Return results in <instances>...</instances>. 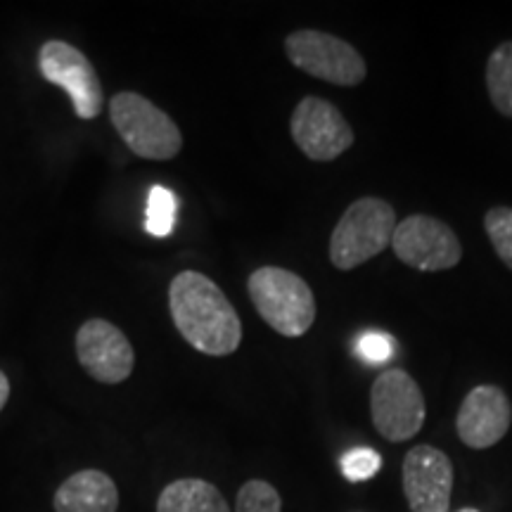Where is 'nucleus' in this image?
<instances>
[{"mask_svg": "<svg viewBox=\"0 0 512 512\" xmlns=\"http://www.w3.org/2000/svg\"><path fill=\"white\" fill-rule=\"evenodd\" d=\"M169 311L181 337L200 354L230 356L238 351L242 342L238 311L207 275L178 273L169 285Z\"/></svg>", "mask_w": 512, "mask_h": 512, "instance_id": "nucleus-1", "label": "nucleus"}, {"mask_svg": "<svg viewBox=\"0 0 512 512\" xmlns=\"http://www.w3.org/2000/svg\"><path fill=\"white\" fill-rule=\"evenodd\" d=\"M292 140L311 162H332L354 145V131L335 105L309 95L294 107L290 119Z\"/></svg>", "mask_w": 512, "mask_h": 512, "instance_id": "nucleus-9", "label": "nucleus"}, {"mask_svg": "<svg viewBox=\"0 0 512 512\" xmlns=\"http://www.w3.org/2000/svg\"><path fill=\"white\" fill-rule=\"evenodd\" d=\"M112 126L128 150L150 162H169L183 150V133L176 121L140 93L121 91L110 100Z\"/></svg>", "mask_w": 512, "mask_h": 512, "instance_id": "nucleus-4", "label": "nucleus"}, {"mask_svg": "<svg viewBox=\"0 0 512 512\" xmlns=\"http://www.w3.org/2000/svg\"><path fill=\"white\" fill-rule=\"evenodd\" d=\"M176 221V197L174 192L155 185L150 190V200H147V230L155 238H166L174 230Z\"/></svg>", "mask_w": 512, "mask_h": 512, "instance_id": "nucleus-16", "label": "nucleus"}, {"mask_svg": "<svg viewBox=\"0 0 512 512\" xmlns=\"http://www.w3.org/2000/svg\"><path fill=\"white\" fill-rule=\"evenodd\" d=\"M453 491V463L430 444L411 448L403 458V494L411 512H448Z\"/></svg>", "mask_w": 512, "mask_h": 512, "instance_id": "nucleus-11", "label": "nucleus"}, {"mask_svg": "<svg viewBox=\"0 0 512 512\" xmlns=\"http://www.w3.org/2000/svg\"><path fill=\"white\" fill-rule=\"evenodd\" d=\"M55 512H117L119 489L102 470H81L64 479L53 498Z\"/></svg>", "mask_w": 512, "mask_h": 512, "instance_id": "nucleus-13", "label": "nucleus"}, {"mask_svg": "<svg viewBox=\"0 0 512 512\" xmlns=\"http://www.w3.org/2000/svg\"><path fill=\"white\" fill-rule=\"evenodd\" d=\"M285 53L290 62L313 79L328 81L332 86H358L366 79L368 67L361 53L342 38L316 29L292 31L285 38Z\"/></svg>", "mask_w": 512, "mask_h": 512, "instance_id": "nucleus-5", "label": "nucleus"}, {"mask_svg": "<svg viewBox=\"0 0 512 512\" xmlns=\"http://www.w3.org/2000/svg\"><path fill=\"white\" fill-rule=\"evenodd\" d=\"M8 399H10V380H8V375H5L3 370H0V411H3V408H5V403H8Z\"/></svg>", "mask_w": 512, "mask_h": 512, "instance_id": "nucleus-21", "label": "nucleus"}, {"mask_svg": "<svg viewBox=\"0 0 512 512\" xmlns=\"http://www.w3.org/2000/svg\"><path fill=\"white\" fill-rule=\"evenodd\" d=\"M512 403L496 384H479L460 403L456 418L458 437L465 446L491 448L510 430Z\"/></svg>", "mask_w": 512, "mask_h": 512, "instance_id": "nucleus-12", "label": "nucleus"}, {"mask_svg": "<svg viewBox=\"0 0 512 512\" xmlns=\"http://www.w3.org/2000/svg\"><path fill=\"white\" fill-rule=\"evenodd\" d=\"M38 69L43 79L62 88L72 98L76 117L98 119L105 110V91L93 62L67 41H46L38 53Z\"/></svg>", "mask_w": 512, "mask_h": 512, "instance_id": "nucleus-7", "label": "nucleus"}, {"mask_svg": "<svg viewBox=\"0 0 512 512\" xmlns=\"http://www.w3.org/2000/svg\"><path fill=\"white\" fill-rule=\"evenodd\" d=\"M283 510V498L273 484L264 479H249L238 491L235 512H280Z\"/></svg>", "mask_w": 512, "mask_h": 512, "instance_id": "nucleus-17", "label": "nucleus"}, {"mask_svg": "<svg viewBox=\"0 0 512 512\" xmlns=\"http://www.w3.org/2000/svg\"><path fill=\"white\" fill-rule=\"evenodd\" d=\"M484 230L501 261L512 271V209L494 207L486 211Z\"/></svg>", "mask_w": 512, "mask_h": 512, "instance_id": "nucleus-18", "label": "nucleus"}, {"mask_svg": "<svg viewBox=\"0 0 512 512\" xmlns=\"http://www.w3.org/2000/svg\"><path fill=\"white\" fill-rule=\"evenodd\" d=\"M394 349L396 342L387 335V332H366V335L358 337L356 342V354L366 363H370V366L387 363L389 358L394 356Z\"/></svg>", "mask_w": 512, "mask_h": 512, "instance_id": "nucleus-20", "label": "nucleus"}, {"mask_svg": "<svg viewBox=\"0 0 512 512\" xmlns=\"http://www.w3.org/2000/svg\"><path fill=\"white\" fill-rule=\"evenodd\" d=\"M458 512H479V510H475V508H463V510H458Z\"/></svg>", "mask_w": 512, "mask_h": 512, "instance_id": "nucleus-22", "label": "nucleus"}, {"mask_svg": "<svg viewBox=\"0 0 512 512\" xmlns=\"http://www.w3.org/2000/svg\"><path fill=\"white\" fill-rule=\"evenodd\" d=\"M396 211L380 197H361L344 211L330 238V261L339 271L366 264L392 245Z\"/></svg>", "mask_w": 512, "mask_h": 512, "instance_id": "nucleus-3", "label": "nucleus"}, {"mask_svg": "<svg viewBox=\"0 0 512 512\" xmlns=\"http://www.w3.org/2000/svg\"><path fill=\"white\" fill-rule=\"evenodd\" d=\"M392 249L403 264L425 273L448 271L463 259V247L453 228L425 214H413L396 223Z\"/></svg>", "mask_w": 512, "mask_h": 512, "instance_id": "nucleus-8", "label": "nucleus"}, {"mask_svg": "<svg viewBox=\"0 0 512 512\" xmlns=\"http://www.w3.org/2000/svg\"><path fill=\"white\" fill-rule=\"evenodd\" d=\"M256 313L283 337H302L316 320V297L302 275L278 266L256 268L247 280Z\"/></svg>", "mask_w": 512, "mask_h": 512, "instance_id": "nucleus-2", "label": "nucleus"}, {"mask_svg": "<svg viewBox=\"0 0 512 512\" xmlns=\"http://www.w3.org/2000/svg\"><path fill=\"white\" fill-rule=\"evenodd\" d=\"M486 88L494 107L512 119V41L494 48L486 62Z\"/></svg>", "mask_w": 512, "mask_h": 512, "instance_id": "nucleus-15", "label": "nucleus"}, {"mask_svg": "<svg viewBox=\"0 0 512 512\" xmlns=\"http://www.w3.org/2000/svg\"><path fill=\"white\" fill-rule=\"evenodd\" d=\"M382 467V456L368 446H356L339 458V470L349 482H368Z\"/></svg>", "mask_w": 512, "mask_h": 512, "instance_id": "nucleus-19", "label": "nucleus"}, {"mask_svg": "<svg viewBox=\"0 0 512 512\" xmlns=\"http://www.w3.org/2000/svg\"><path fill=\"white\" fill-rule=\"evenodd\" d=\"M425 396L406 370L389 368L370 389V415L375 430L387 441H408L425 425Z\"/></svg>", "mask_w": 512, "mask_h": 512, "instance_id": "nucleus-6", "label": "nucleus"}, {"mask_svg": "<svg viewBox=\"0 0 512 512\" xmlns=\"http://www.w3.org/2000/svg\"><path fill=\"white\" fill-rule=\"evenodd\" d=\"M76 356L81 368L102 384H119L136 366L131 342L117 325L105 318H91L76 332Z\"/></svg>", "mask_w": 512, "mask_h": 512, "instance_id": "nucleus-10", "label": "nucleus"}, {"mask_svg": "<svg viewBox=\"0 0 512 512\" xmlns=\"http://www.w3.org/2000/svg\"><path fill=\"white\" fill-rule=\"evenodd\" d=\"M157 512H230L226 498L204 479H176L157 498Z\"/></svg>", "mask_w": 512, "mask_h": 512, "instance_id": "nucleus-14", "label": "nucleus"}]
</instances>
